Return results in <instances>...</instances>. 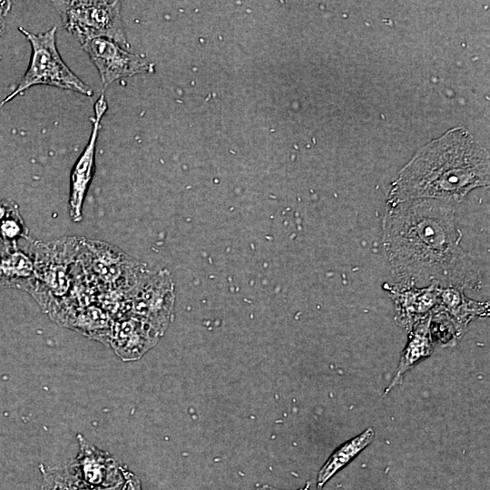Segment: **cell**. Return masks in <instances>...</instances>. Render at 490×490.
<instances>
[{"label":"cell","instance_id":"cell-1","mask_svg":"<svg viewBox=\"0 0 490 490\" xmlns=\"http://www.w3.org/2000/svg\"><path fill=\"white\" fill-rule=\"evenodd\" d=\"M454 207L427 199L388 206L383 245L399 283L478 288V271L460 245Z\"/></svg>","mask_w":490,"mask_h":490},{"label":"cell","instance_id":"cell-2","mask_svg":"<svg viewBox=\"0 0 490 490\" xmlns=\"http://www.w3.org/2000/svg\"><path fill=\"white\" fill-rule=\"evenodd\" d=\"M488 183V154L472 142L466 131L456 129L422 148L400 171L387 204L423 199L455 204Z\"/></svg>","mask_w":490,"mask_h":490},{"label":"cell","instance_id":"cell-3","mask_svg":"<svg viewBox=\"0 0 490 490\" xmlns=\"http://www.w3.org/2000/svg\"><path fill=\"white\" fill-rule=\"evenodd\" d=\"M19 30L31 44L30 63L16 88L0 103V107L34 85L55 86L93 96V90L62 59L56 46V27L42 34H34L23 27Z\"/></svg>","mask_w":490,"mask_h":490},{"label":"cell","instance_id":"cell-4","mask_svg":"<svg viewBox=\"0 0 490 490\" xmlns=\"http://www.w3.org/2000/svg\"><path fill=\"white\" fill-rule=\"evenodd\" d=\"M64 28L82 44L94 38H107L127 47L121 5L118 1L61 2Z\"/></svg>","mask_w":490,"mask_h":490},{"label":"cell","instance_id":"cell-5","mask_svg":"<svg viewBox=\"0 0 490 490\" xmlns=\"http://www.w3.org/2000/svg\"><path fill=\"white\" fill-rule=\"evenodd\" d=\"M95 65L103 88L113 82L152 70V64L107 38H94L82 44Z\"/></svg>","mask_w":490,"mask_h":490},{"label":"cell","instance_id":"cell-6","mask_svg":"<svg viewBox=\"0 0 490 490\" xmlns=\"http://www.w3.org/2000/svg\"><path fill=\"white\" fill-rule=\"evenodd\" d=\"M489 303L467 298L461 287H439L432 319L448 330L449 341L456 340L475 318L489 315Z\"/></svg>","mask_w":490,"mask_h":490},{"label":"cell","instance_id":"cell-7","mask_svg":"<svg viewBox=\"0 0 490 490\" xmlns=\"http://www.w3.org/2000/svg\"><path fill=\"white\" fill-rule=\"evenodd\" d=\"M108 109L104 95H101L93 105V128L86 146L76 160L70 174L69 214L73 221L83 218V204L95 171L96 142L101 122Z\"/></svg>","mask_w":490,"mask_h":490},{"label":"cell","instance_id":"cell-8","mask_svg":"<svg viewBox=\"0 0 490 490\" xmlns=\"http://www.w3.org/2000/svg\"><path fill=\"white\" fill-rule=\"evenodd\" d=\"M79 453L74 464L83 480L96 489H110L125 484L124 470L113 456L77 435Z\"/></svg>","mask_w":490,"mask_h":490},{"label":"cell","instance_id":"cell-9","mask_svg":"<svg viewBox=\"0 0 490 490\" xmlns=\"http://www.w3.org/2000/svg\"><path fill=\"white\" fill-rule=\"evenodd\" d=\"M439 287L436 283L421 288L399 282L385 284L384 289L395 304L397 324L409 331L416 322L433 312Z\"/></svg>","mask_w":490,"mask_h":490},{"label":"cell","instance_id":"cell-10","mask_svg":"<svg viewBox=\"0 0 490 490\" xmlns=\"http://www.w3.org/2000/svg\"><path fill=\"white\" fill-rule=\"evenodd\" d=\"M158 335L151 324L135 316L120 317L113 323L109 341L122 360H133L156 343Z\"/></svg>","mask_w":490,"mask_h":490},{"label":"cell","instance_id":"cell-11","mask_svg":"<svg viewBox=\"0 0 490 490\" xmlns=\"http://www.w3.org/2000/svg\"><path fill=\"white\" fill-rule=\"evenodd\" d=\"M432 312L416 322L408 331V340L400 358V361L385 394L400 384L404 374L418 361L429 357L433 351L431 333Z\"/></svg>","mask_w":490,"mask_h":490},{"label":"cell","instance_id":"cell-12","mask_svg":"<svg viewBox=\"0 0 490 490\" xmlns=\"http://www.w3.org/2000/svg\"><path fill=\"white\" fill-rule=\"evenodd\" d=\"M34 281V262L22 250H0V287L24 289L30 292Z\"/></svg>","mask_w":490,"mask_h":490},{"label":"cell","instance_id":"cell-13","mask_svg":"<svg viewBox=\"0 0 490 490\" xmlns=\"http://www.w3.org/2000/svg\"><path fill=\"white\" fill-rule=\"evenodd\" d=\"M85 247L91 270L105 283H116L122 276V266L127 263L121 250L99 241H88Z\"/></svg>","mask_w":490,"mask_h":490},{"label":"cell","instance_id":"cell-14","mask_svg":"<svg viewBox=\"0 0 490 490\" xmlns=\"http://www.w3.org/2000/svg\"><path fill=\"white\" fill-rule=\"evenodd\" d=\"M374 436L373 428L368 427L358 436L340 446L319 470L318 486L322 487L337 472L355 458L373 441Z\"/></svg>","mask_w":490,"mask_h":490},{"label":"cell","instance_id":"cell-15","mask_svg":"<svg viewBox=\"0 0 490 490\" xmlns=\"http://www.w3.org/2000/svg\"><path fill=\"white\" fill-rule=\"evenodd\" d=\"M125 484L104 490H124ZM42 490H101L86 484L80 476L74 462L63 467L44 472Z\"/></svg>","mask_w":490,"mask_h":490},{"label":"cell","instance_id":"cell-16","mask_svg":"<svg viewBox=\"0 0 490 490\" xmlns=\"http://www.w3.org/2000/svg\"><path fill=\"white\" fill-rule=\"evenodd\" d=\"M113 323L106 312L93 309L73 318L69 327H74V329L93 338L110 340Z\"/></svg>","mask_w":490,"mask_h":490},{"label":"cell","instance_id":"cell-17","mask_svg":"<svg viewBox=\"0 0 490 490\" xmlns=\"http://www.w3.org/2000/svg\"><path fill=\"white\" fill-rule=\"evenodd\" d=\"M28 230L20 215L18 206L7 214L0 223V240L6 249H17V240L21 238H26Z\"/></svg>","mask_w":490,"mask_h":490},{"label":"cell","instance_id":"cell-18","mask_svg":"<svg viewBox=\"0 0 490 490\" xmlns=\"http://www.w3.org/2000/svg\"><path fill=\"white\" fill-rule=\"evenodd\" d=\"M125 489L124 490H142L141 484L137 477L130 472L124 471Z\"/></svg>","mask_w":490,"mask_h":490},{"label":"cell","instance_id":"cell-19","mask_svg":"<svg viewBox=\"0 0 490 490\" xmlns=\"http://www.w3.org/2000/svg\"><path fill=\"white\" fill-rule=\"evenodd\" d=\"M11 8V2L0 1V36L5 30V17Z\"/></svg>","mask_w":490,"mask_h":490},{"label":"cell","instance_id":"cell-20","mask_svg":"<svg viewBox=\"0 0 490 490\" xmlns=\"http://www.w3.org/2000/svg\"><path fill=\"white\" fill-rule=\"evenodd\" d=\"M16 204L12 201H0V223Z\"/></svg>","mask_w":490,"mask_h":490},{"label":"cell","instance_id":"cell-21","mask_svg":"<svg viewBox=\"0 0 490 490\" xmlns=\"http://www.w3.org/2000/svg\"><path fill=\"white\" fill-rule=\"evenodd\" d=\"M255 490H279V489L270 487V486H269V485H264V486L256 488Z\"/></svg>","mask_w":490,"mask_h":490}]
</instances>
